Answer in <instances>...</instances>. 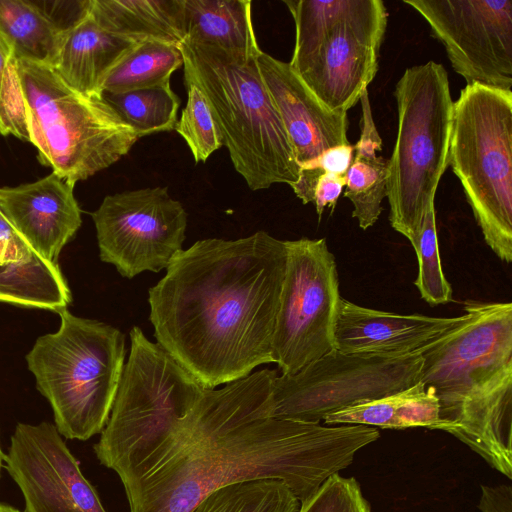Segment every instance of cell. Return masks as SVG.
<instances>
[{"label": "cell", "mask_w": 512, "mask_h": 512, "mask_svg": "<svg viewBox=\"0 0 512 512\" xmlns=\"http://www.w3.org/2000/svg\"><path fill=\"white\" fill-rule=\"evenodd\" d=\"M185 85L187 103L175 130L187 143L195 162H206L224 145L222 133L204 93L192 83Z\"/></svg>", "instance_id": "cell-30"}, {"label": "cell", "mask_w": 512, "mask_h": 512, "mask_svg": "<svg viewBox=\"0 0 512 512\" xmlns=\"http://www.w3.org/2000/svg\"><path fill=\"white\" fill-rule=\"evenodd\" d=\"M0 512H20V511L9 506V505L0 503Z\"/></svg>", "instance_id": "cell-38"}, {"label": "cell", "mask_w": 512, "mask_h": 512, "mask_svg": "<svg viewBox=\"0 0 512 512\" xmlns=\"http://www.w3.org/2000/svg\"><path fill=\"white\" fill-rule=\"evenodd\" d=\"M91 216L101 261L122 277L166 269L182 250L188 215L167 187L107 195Z\"/></svg>", "instance_id": "cell-13"}, {"label": "cell", "mask_w": 512, "mask_h": 512, "mask_svg": "<svg viewBox=\"0 0 512 512\" xmlns=\"http://www.w3.org/2000/svg\"><path fill=\"white\" fill-rule=\"evenodd\" d=\"M448 165L486 244L512 261V91L466 85L454 102Z\"/></svg>", "instance_id": "cell-10"}, {"label": "cell", "mask_w": 512, "mask_h": 512, "mask_svg": "<svg viewBox=\"0 0 512 512\" xmlns=\"http://www.w3.org/2000/svg\"><path fill=\"white\" fill-rule=\"evenodd\" d=\"M90 14L107 32L134 43L180 47L185 40L183 0H92Z\"/></svg>", "instance_id": "cell-20"}, {"label": "cell", "mask_w": 512, "mask_h": 512, "mask_svg": "<svg viewBox=\"0 0 512 512\" xmlns=\"http://www.w3.org/2000/svg\"><path fill=\"white\" fill-rule=\"evenodd\" d=\"M346 185V176L334 173H323L320 175L313 196L317 214L321 218L326 206L333 211L339 196Z\"/></svg>", "instance_id": "cell-35"}, {"label": "cell", "mask_w": 512, "mask_h": 512, "mask_svg": "<svg viewBox=\"0 0 512 512\" xmlns=\"http://www.w3.org/2000/svg\"><path fill=\"white\" fill-rule=\"evenodd\" d=\"M275 370L205 388L172 434L121 478L130 512H190L213 491L274 479L301 503L380 433L271 417Z\"/></svg>", "instance_id": "cell-1"}, {"label": "cell", "mask_w": 512, "mask_h": 512, "mask_svg": "<svg viewBox=\"0 0 512 512\" xmlns=\"http://www.w3.org/2000/svg\"><path fill=\"white\" fill-rule=\"evenodd\" d=\"M34 251L21 234L13 240L0 239V266L27 258Z\"/></svg>", "instance_id": "cell-37"}, {"label": "cell", "mask_w": 512, "mask_h": 512, "mask_svg": "<svg viewBox=\"0 0 512 512\" xmlns=\"http://www.w3.org/2000/svg\"><path fill=\"white\" fill-rule=\"evenodd\" d=\"M38 161L75 185L126 155L139 138L102 98L68 86L52 67L17 61Z\"/></svg>", "instance_id": "cell-7"}, {"label": "cell", "mask_w": 512, "mask_h": 512, "mask_svg": "<svg viewBox=\"0 0 512 512\" xmlns=\"http://www.w3.org/2000/svg\"><path fill=\"white\" fill-rule=\"evenodd\" d=\"M285 241L258 231L180 250L149 288L154 337L207 389L274 363Z\"/></svg>", "instance_id": "cell-2"}, {"label": "cell", "mask_w": 512, "mask_h": 512, "mask_svg": "<svg viewBox=\"0 0 512 512\" xmlns=\"http://www.w3.org/2000/svg\"><path fill=\"white\" fill-rule=\"evenodd\" d=\"M419 353L387 357L336 349L294 374L276 376L271 417L320 423L334 412L399 392L419 381Z\"/></svg>", "instance_id": "cell-11"}, {"label": "cell", "mask_w": 512, "mask_h": 512, "mask_svg": "<svg viewBox=\"0 0 512 512\" xmlns=\"http://www.w3.org/2000/svg\"><path fill=\"white\" fill-rule=\"evenodd\" d=\"M74 186L55 173L30 183L0 187V210L29 245L57 262L82 224Z\"/></svg>", "instance_id": "cell-17"}, {"label": "cell", "mask_w": 512, "mask_h": 512, "mask_svg": "<svg viewBox=\"0 0 512 512\" xmlns=\"http://www.w3.org/2000/svg\"><path fill=\"white\" fill-rule=\"evenodd\" d=\"M361 104L360 137L354 145V155L346 174L344 197L353 205L352 217L361 229L373 226L382 212V200L387 196L388 160L378 155L382 139L376 128L368 89L359 99Z\"/></svg>", "instance_id": "cell-22"}, {"label": "cell", "mask_w": 512, "mask_h": 512, "mask_svg": "<svg viewBox=\"0 0 512 512\" xmlns=\"http://www.w3.org/2000/svg\"><path fill=\"white\" fill-rule=\"evenodd\" d=\"M394 96L398 126L386 197L390 225L412 243L448 166L454 102L445 68L432 60L407 68Z\"/></svg>", "instance_id": "cell-9"}, {"label": "cell", "mask_w": 512, "mask_h": 512, "mask_svg": "<svg viewBox=\"0 0 512 512\" xmlns=\"http://www.w3.org/2000/svg\"><path fill=\"white\" fill-rule=\"evenodd\" d=\"M300 502L279 480L256 479L221 487L190 512H298Z\"/></svg>", "instance_id": "cell-28"}, {"label": "cell", "mask_w": 512, "mask_h": 512, "mask_svg": "<svg viewBox=\"0 0 512 512\" xmlns=\"http://www.w3.org/2000/svg\"><path fill=\"white\" fill-rule=\"evenodd\" d=\"M111 412L94 452L123 478L172 434L204 391L159 343L134 326Z\"/></svg>", "instance_id": "cell-8"}, {"label": "cell", "mask_w": 512, "mask_h": 512, "mask_svg": "<svg viewBox=\"0 0 512 512\" xmlns=\"http://www.w3.org/2000/svg\"><path fill=\"white\" fill-rule=\"evenodd\" d=\"M256 61L299 167L318 158L330 148L350 144L347 139V112L327 108L289 63L262 50Z\"/></svg>", "instance_id": "cell-16"}, {"label": "cell", "mask_w": 512, "mask_h": 512, "mask_svg": "<svg viewBox=\"0 0 512 512\" xmlns=\"http://www.w3.org/2000/svg\"><path fill=\"white\" fill-rule=\"evenodd\" d=\"M3 463H5V454L3 453L1 446H0V474H1V469L3 467Z\"/></svg>", "instance_id": "cell-39"}, {"label": "cell", "mask_w": 512, "mask_h": 512, "mask_svg": "<svg viewBox=\"0 0 512 512\" xmlns=\"http://www.w3.org/2000/svg\"><path fill=\"white\" fill-rule=\"evenodd\" d=\"M183 65L184 58L179 46L157 41L137 43L108 73L102 85V94L169 83L171 75Z\"/></svg>", "instance_id": "cell-26"}, {"label": "cell", "mask_w": 512, "mask_h": 512, "mask_svg": "<svg viewBox=\"0 0 512 512\" xmlns=\"http://www.w3.org/2000/svg\"><path fill=\"white\" fill-rule=\"evenodd\" d=\"M102 98L139 136L175 129L180 98L170 82L122 93L104 92Z\"/></svg>", "instance_id": "cell-27"}, {"label": "cell", "mask_w": 512, "mask_h": 512, "mask_svg": "<svg viewBox=\"0 0 512 512\" xmlns=\"http://www.w3.org/2000/svg\"><path fill=\"white\" fill-rule=\"evenodd\" d=\"M0 34L17 61L52 66L62 38L37 0H0Z\"/></svg>", "instance_id": "cell-25"}, {"label": "cell", "mask_w": 512, "mask_h": 512, "mask_svg": "<svg viewBox=\"0 0 512 512\" xmlns=\"http://www.w3.org/2000/svg\"><path fill=\"white\" fill-rule=\"evenodd\" d=\"M411 245L418 260V275L414 284L421 297L430 305L451 302L453 291L442 269L434 204L429 206L420 231Z\"/></svg>", "instance_id": "cell-29"}, {"label": "cell", "mask_w": 512, "mask_h": 512, "mask_svg": "<svg viewBox=\"0 0 512 512\" xmlns=\"http://www.w3.org/2000/svg\"><path fill=\"white\" fill-rule=\"evenodd\" d=\"M354 155V145H340L323 152L300 167L298 180L290 185L303 204L313 203L316 183L323 173L346 176Z\"/></svg>", "instance_id": "cell-33"}, {"label": "cell", "mask_w": 512, "mask_h": 512, "mask_svg": "<svg viewBox=\"0 0 512 512\" xmlns=\"http://www.w3.org/2000/svg\"><path fill=\"white\" fill-rule=\"evenodd\" d=\"M92 0H37L39 7L63 36L89 13Z\"/></svg>", "instance_id": "cell-34"}, {"label": "cell", "mask_w": 512, "mask_h": 512, "mask_svg": "<svg viewBox=\"0 0 512 512\" xmlns=\"http://www.w3.org/2000/svg\"><path fill=\"white\" fill-rule=\"evenodd\" d=\"M461 319L398 314L341 298L334 328L335 349L346 354L405 356L417 353Z\"/></svg>", "instance_id": "cell-18"}, {"label": "cell", "mask_w": 512, "mask_h": 512, "mask_svg": "<svg viewBox=\"0 0 512 512\" xmlns=\"http://www.w3.org/2000/svg\"><path fill=\"white\" fill-rule=\"evenodd\" d=\"M71 291L58 262L34 251L0 266V303L60 312L71 303Z\"/></svg>", "instance_id": "cell-24"}, {"label": "cell", "mask_w": 512, "mask_h": 512, "mask_svg": "<svg viewBox=\"0 0 512 512\" xmlns=\"http://www.w3.org/2000/svg\"><path fill=\"white\" fill-rule=\"evenodd\" d=\"M184 43L256 57L257 43L249 0H183Z\"/></svg>", "instance_id": "cell-21"}, {"label": "cell", "mask_w": 512, "mask_h": 512, "mask_svg": "<svg viewBox=\"0 0 512 512\" xmlns=\"http://www.w3.org/2000/svg\"><path fill=\"white\" fill-rule=\"evenodd\" d=\"M323 421L325 425H364L385 429L442 428L435 390L421 381L388 396L331 413Z\"/></svg>", "instance_id": "cell-23"}, {"label": "cell", "mask_w": 512, "mask_h": 512, "mask_svg": "<svg viewBox=\"0 0 512 512\" xmlns=\"http://www.w3.org/2000/svg\"><path fill=\"white\" fill-rule=\"evenodd\" d=\"M295 23L293 71L330 110L356 105L378 71L388 12L381 0H284Z\"/></svg>", "instance_id": "cell-6"}, {"label": "cell", "mask_w": 512, "mask_h": 512, "mask_svg": "<svg viewBox=\"0 0 512 512\" xmlns=\"http://www.w3.org/2000/svg\"><path fill=\"white\" fill-rule=\"evenodd\" d=\"M481 512H512V488L510 485H481L478 505Z\"/></svg>", "instance_id": "cell-36"}, {"label": "cell", "mask_w": 512, "mask_h": 512, "mask_svg": "<svg viewBox=\"0 0 512 512\" xmlns=\"http://www.w3.org/2000/svg\"><path fill=\"white\" fill-rule=\"evenodd\" d=\"M30 142L27 110L14 52L0 34V136Z\"/></svg>", "instance_id": "cell-31"}, {"label": "cell", "mask_w": 512, "mask_h": 512, "mask_svg": "<svg viewBox=\"0 0 512 512\" xmlns=\"http://www.w3.org/2000/svg\"><path fill=\"white\" fill-rule=\"evenodd\" d=\"M460 321L421 348L441 430L512 478V303L467 301Z\"/></svg>", "instance_id": "cell-3"}, {"label": "cell", "mask_w": 512, "mask_h": 512, "mask_svg": "<svg viewBox=\"0 0 512 512\" xmlns=\"http://www.w3.org/2000/svg\"><path fill=\"white\" fill-rule=\"evenodd\" d=\"M184 82L206 96L235 170L252 191L289 186L300 167L256 57L182 43Z\"/></svg>", "instance_id": "cell-4"}, {"label": "cell", "mask_w": 512, "mask_h": 512, "mask_svg": "<svg viewBox=\"0 0 512 512\" xmlns=\"http://www.w3.org/2000/svg\"><path fill=\"white\" fill-rule=\"evenodd\" d=\"M428 23L466 85L512 88V0H404Z\"/></svg>", "instance_id": "cell-14"}, {"label": "cell", "mask_w": 512, "mask_h": 512, "mask_svg": "<svg viewBox=\"0 0 512 512\" xmlns=\"http://www.w3.org/2000/svg\"><path fill=\"white\" fill-rule=\"evenodd\" d=\"M286 266L273 333L282 374L298 372L335 349L341 296L336 259L325 238L285 241Z\"/></svg>", "instance_id": "cell-12"}, {"label": "cell", "mask_w": 512, "mask_h": 512, "mask_svg": "<svg viewBox=\"0 0 512 512\" xmlns=\"http://www.w3.org/2000/svg\"><path fill=\"white\" fill-rule=\"evenodd\" d=\"M136 44L107 32L89 13L62 36L51 67L77 92L102 97L108 73Z\"/></svg>", "instance_id": "cell-19"}, {"label": "cell", "mask_w": 512, "mask_h": 512, "mask_svg": "<svg viewBox=\"0 0 512 512\" xmlns=\"http://www.w3.org/2000/svg\"><path fill=\"white\" fill-rule=\"evenodd\" d=\"M5 467L25 512H107L55 425L18 423Z\"/></svg>", "instance_id": "cell-15"}, {"label": "cell", "mask_w": 512, "mask_h": 512, "mask_svg": "<svg viewBox=\"0 0 512 512\" xmlns=\"http://www.w3.org/2000/svg\"><path fill=\"white\" fill-rule=\"evenodd\" d=\"M58 314V330L40 336L25 359L58 432L85 441L101 433L109 418L125 365V335L68 309Z\"/></svg>", "instance_id": "cell-5"}, {"label": "cell", "mask_w": 512, "mask_h": 512, "mask_svg": "<svg viewBox=\"0 0 512 512\" xmlns=\"http://www.w3.org/2000/svg\"><path fill=\"white\" fill-rule=\"evenodd\" d=\"M298 512H371V507L356 479L337 473L301 502Z\"/></svg>", "instance_id": "cell-32"}]
</instances>
